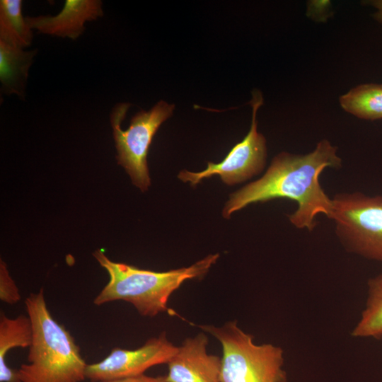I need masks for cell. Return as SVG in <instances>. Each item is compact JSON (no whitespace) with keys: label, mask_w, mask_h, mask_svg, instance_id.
<instances>
[{"label":"cell","mask_w":382,"mask_h":382,"mask_svg":"<svg viewBox=\"0 0 382 382\" xmlns=\"http://www.w3.org/2000/svg\"><path fill=\"white\" fill-rule=\"evenodd\" d=\"M93 255L110 278L93 299V303L101 306L124 301L131 303L144 317L169 312L168 302L170 295L186 280L204 277L219 257V253L210 254L187 267L155 272L113 262L100 249Z\"/></svg>","instance_id":"obj_2"},{"label":"cell","mask_w":382,"mask_h":382,"mask_svg":"<svg viewBox=\"0 0 382 382\" xmlns=\"http://www.w3.org/2000/svg\"><path fill=\"white\" fill-rule=\"evenodd\" d=\"M178 349L163 332L135 349L113 348L103 360L87 365L86 376L91 382H98L144 375L154 366L168 364Z\"/></svg>","instance_id":"obj_8"},{"label":"cell","mask_w":382,"mask_h":382,"mask_svg":"<svg viewBox=\"0 0 382 382\" xmlns=\"http://www.w3.org/2000/svg\"><path fill=\"white\" fill-rule=\"evenodd\" d=\"M330 1H311L308 4L307 15L318 21H323L328 17Z\"/></svg>","instance_id":"obj_17"},{"label":"cell","mask_w":382,"mask_h":382,"mask_svg":"<svg viewBox=\"0 0 382 382\" xmlns=\"http://www.w3.org/2000/svg\"><path fill=\"white\" fill-rule=\"evenodd\" d=\"M368 287L366 307L352 335L380 338L382 337V272L369 280Z\"/></svg>","instance_id":"obj_15"},{"label":"cell","mask_w":382,"mask_h":382,"mask_svg":"<svg viewBox=\"0 0 382 382\" xmlns=\"http://www.w3.org/2000/svg\"><path fill=\"white\" fill-rule=\"evenodd\" d=\"M98 382H166V376H149L145 374L134 377L114 378Z\"/></svg>","instance_id":"obj_18"},{"label":"cell","mask_w":382,"mask_h":382,"mask_svg":"<svg viewBox=\"0 0 382 382\" xmlns=\"http://www.w3.org/2000/svg\"><path fill=\"white\" fill-rule=\"evenodd\" d=\"M103 16L100 0H66L57 15L26 17L25 21L39 33L76 40L83 33L86 21Z\"/></svg>","instance_id":"obj_10"},{"label":"cell","mask_w":382,"mask_h":382,"mask_svg":"<svg viewBox=\"0 0 382 382\" xmlns=\"http://www.w3.org/2000/svg\"><path fill=\"white\" fill-rule=\"evenodd\" d=\"M250 104L253 114L250 130L243 139L236 144L224 159L219 163H207L206 169L193 173L187 170L180 171L178 178L197 185L202 180L218 175L228 185L244 182L260 173L266 164L267 146L265 137L257 132L256 115L263 104L262 93L255 90Z\"/></svg>","instance_id":"obj_7"},{"label":"cell","mask_w":382,"mask_h":382,"mask_svg":"<svg viewBox=\"0 0 382 382\" xmlns=\"http://www.w3.org/2000/svg\"><path fill=\"white\" fill-rule=\"evenodd\" d=\"M329 219L349 252L382 262V195L361 192L335 195Z\"/></svg>","instance_id":"obj_5"},{"label":"cell","mask_w":382,"mask_h":382,"mask_svg":"<svg viewBox=\"0 0 382 382\" xmlns=\"http://www.w3.org/2000/svg\"><path fill=\"white\" fill-rule=\"evenodd\" d=\"M370 4L376 8V12L374 15V18L382 23V0L372 1Z\"/></svg>","instance_id":"obj_19"},{"label":"cell","mask_w":382,"mask_h":382,"mask_svg":"<svg viewBox=\"0 0 382 382\" xmlns=\"http://www.w3.org/2000/svg\"><path fill=\"white\" fill-rule=\"evenodd\" d=\"M33 324L28 363L18 369L21 382H81L88 364L70 332L51 315L44 289L25 300Z\"/></svg>","instance_id":"obj_3"},{"label":"cell","mask_w":382,"mask_h":382,"mask_svg":"<svg viewBox=\"0 0 382 382\" xmlns=\"http://www.w3.org/2000/svg\"><path fill=\"white\" fill-rule=\"evenodd\" d=\"M342 163L337 147L325 139L306 154L282 151L260 179L230 195L223 216L228 219L234 212L253 203L285 198L297 204L296 209L287 215L290 223L312 231L317 226L316 216L323 214L330 219L332 209V198L322 188L319 177L325 168L339 169Z\"/></svg>","instance_id":"obj_1"},{"label":"cell","mask_w":382,"mask_h":382,"mask_svg":"<svg viewBox=\"0 0 382 382\" xmlns=\"http://www.w3.org/2000/svg\"><path fill=\"white\" fill-rule=\"evenodd\" d=\"M130 105L127 103L117 104L110 114L116 158L133 184L144 192L151 185L146 161L149 146L161 125L173 115L175 105L160 100L149 110L138 112L132 117L129 128L122 130L121 122Z\"/></svg>","instance_id":"obj_6"},{"label":"cell","mask_w":382,"mask_h":382,"mask_svg":"<svg viewBox=\"0 0 382 382\" xmlns=\"http://www.w3.org/2000/svg\"><path fill=\"white\" fill-rule=\"evenodd\" d=\"M21 296L14 280L11 277L6 263L0 260V300L8 305L17 303Z\"/></svg>","instance_id":"obj_16"},{"label":"cell","mask_w":382,"mask_h":382,"mask_svg":"<svg viewBox=\"0 0 382 382\" xmlns=\"http://www.w3.org/2000/svg\"><path fill=\"white\" fill-rule=\"evenodd\" d=\"M37 52L25 51L0 41V81L4 93L25 98L29 68Z\"/></svg>","instance_id":"obj_12"},{"label":"cell","mask_w":382,"mask_h":382,"mask_svg":"<svg viewBox=\"0 0 382 382\" xmlns=\"http://www.w3.org/2000/svg\"><path fill=\"white\" fill-rule=\"evenodd\" d=\"M203 331L185 339L167 364L166 382H221V357L208 354Z\"/></svg>","instance_id":"obj_9"},{"label":"cell","mask_w":382,"mask_h":382,"mask_svg":"<svg viewBox=\"0 0 382 382\" xmlns=\"http://www.w3.org/2000/svg\"><path fill=\"white\" fill-rule=\"evenodd\" d=\"M222 347L221 382H286L283 350L272 344L256 345L236 320L217 327L197 325Z\"/></svg>","instance_id":"obj_4"},{"label":"cell","mask_w":382,"mask_h":382,"mask_svg":"<svg viewBox=\"0 0 382 382\" xmlns=\"http://www.w3.org/2000/svg\"><path fill=\"white\" fill-rule=\"evenodd\" d=\"M22 4L21 0L0 1V41L24 49L33 35L23 16Z\"/></svg>","instance_id":"obj_14"},{"label":"cell","mask_w":382,"mask_h":382,"mask_svg":"<svg viewBox=\"0 0 382 382\" xmlns=\"http://www.w3.org/2000/svg\"><path fill=\"white\" fill-rule=\"evenodd\" d=\"M33 336V324L27 315L14 318L0 315V382H21L18 371L11 368L6 356L13 348L30 347Z\"/></svg>","instance_id":"obj_11"},{"label":"cell","mask_w":382,"mask_h":382,"mask_svg":"<svg viewBox=\"0 0 382 382\" xmlns=\"http://www.w3.org/2000/svg\"><path fill=\"white\" fill-rule=\"evenodd\" d=\"M341 108L363 120L382 119V84L363 83L351 88L339 98Z\"/></svg>","instance_id":"obj_13"}]
</instances>
